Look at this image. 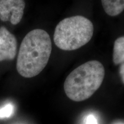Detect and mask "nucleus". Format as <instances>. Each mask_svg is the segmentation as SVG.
<instances>
[{"label": "nucleus", "mask_w": 124, "mask_h": 124, "mask_svg": "<svg viewBox=\"0 0 124 124\" xmlns=\"http://www.w3.org/2000/svg\"><path fill=\"white\" fill-rule=\"evenodd\" d=\"M52 51V43L44 30L31 31L23 39L17 60V70L20 75L30 78L36 77L47 64Z\"/></svg>", "instance_id": "nucleus-1"}, {"label": "nucleus", "mask_w": 124, "mask_h": 124, "mask_svg": "<svg viewBox=\"0 0 124 124\" xmlns=\"http://www.w3.org/2000/svg\"><path fill=\"white\" fill-rule=\"evenodd\" d=\"M105 75L101 62L91 60L74 70L66 78L64 90L71 100L81 102L90 98L101 86Z\"/></svg>", "instance_id": "nucleus-2"}, {"label": "nucleus", "mask_w": 124, "mask_h": 124, "mask_svg": "<svg viewBox=\"0 0 124 124\" xmlns=\"http://www.w3.org/2000/svg\"><path fill=\"white\" fill-rule=\"evenodd\" d=\"M94 26L90 20L82 16L64 18L55 28L54 43L64 51L79 49L90 41Z\"/></svg>", "instance_id": "nucleus-3"}, {"label": "nucleus", "mask_w": 124, "mask_h": 124, "mask_svg": "<svg viewBox=\"0 0 124 124\" xmlns=\"http://www.w3.org/2000/svg\"><path fill=\"white\" fill-rule=\"evenodd\" d=\"M25 7L24 0H0V20H10L12 24H18L24 15Z\"/></svg>", "instance_id": "nucleus-4"}, {"label": "nucleus", "mask_w": 124, "mask_h": 124, "mask_svg": "<svg viewBox=\"0 0 124 124\" xmlns=\"http://www.w3.org/2000/svg\"><path fill=\"white\" fill-rule=\"evenodd\" d=\"M17 49V39L4 27H0V61L12 60L15 58Z\"/></svg>", "instance_id": "nucleus-5"}, {"label": "nucleus", "mask_w": 124, "mask_h": 124, "mask_svg": "<svg viewBox=\"0 0 124 124\" xmlns=\"http://www.w3.org/2000/svg\"><path fill=\"white\" fill-rule=\"evenodd\" d=\"M105 12L110 16H116L124 10V0H101Z\"/></svg>", "instance_id": "nucleus-6"}, {"label": "nucleus", "mask_w": 124, "mask_h": 124, "mask_svg": "<svg viewBox=\"0 0 124 124\" xmlns=\"http://www.w3.org/2000/svg\"><path fill=\"white\" fill-rule=\"evenodd\" d=\"M113 61L116 65L124 63V36L120 37L114 41Z\"/></svg>", "instance_id": "nucleus-7"}, {"label": "nucleus", "mask_w": 124, "mask_h": 124, "mask_svg": "<svg viewBox=\"0 0 124 124\" xmlns=\"http://www.w3.org/2000/svg\"><path fill=\"white\" fill-rule=\"evenodd\" d=\"M15 113V106L13 103L9 102L0 108V119L9 118Z\"/></svg>", "instance_id": "nucleus-8"}, {"label": "nucleus", "mask_w": 124, "mask_h": 124, "mask_svg": "<svg viewBox=\"0 0 124 124\" xmlns=\"http://www.w3.org/2000/svg\"><path fill=\"white\" fill-rule=\"evenodd\" d=\"M86 124H98L97 118L93 114L88 116L86 118Z\"/></svg>", "instance_id": "nucleus-9"}, {"label": "nucleus", "mask_w": 124, "mask_h": 124, "mask_svg": "<svg viewBox=\"0 0 124 124\" xmlns=\"http://www.w3.org/2000/svg\"><path fill=\"white\" fill-rule=\"evenodd\" d=\"M120 74L121 77L122 82L124 83V63L121 64L120 67Z\"/></svg>", "instance_id": "nucleus-10"}]
</instances>
